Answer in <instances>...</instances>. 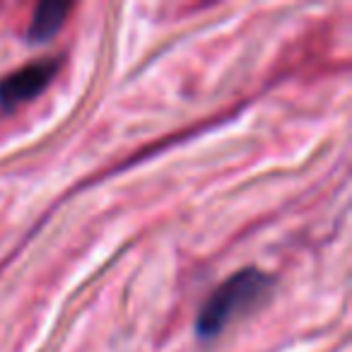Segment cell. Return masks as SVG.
<instances>
[{"label":"cell","instance_id":"1","mask_svg":"<svg viewBox=\"0 0 352 352\" xmlns=\"http://www.w3.org/2000/svg\"><path fill=\"white\" fill-rule=\"evenodd\" d=\"M275 278L261 268H241L227 278L203 302L196 316V336L201 340H215L234 321L254 314L273 297Z\"/></svg>","mask_w":352,"mask_h":352},{"label":"cell","instance_id":"2","mask_svg":"<svg viewBox=\"0 0 352 352\" xmlns=\"http://www.w3.org/2000/svg\"><path fill=\"white\" fill-rule=\"evenodd\" d=\"M60 58L49 56V58L32 60V63L17 68L15 73H8L0 78V111H15L17 107L32 102L39 97L58 75Z\"/></svg>","mask_w":352,"mask_h":352},{"label":"cell","instance_id":"3","mask_svg":"<svg viewBox=\"0 0 352 352\" xmlns=\"http://www.w3.org/2000/svg\"><path fill=\"white\" fill-rule=\"evenodd\" d=\"M70 10H73L70 3H39L34 15H32L30 30H27V39H30L32 44L51 41L60 30H63Z\"/></svg>","mask_w":352,"mask_h":352}]
</instances>
